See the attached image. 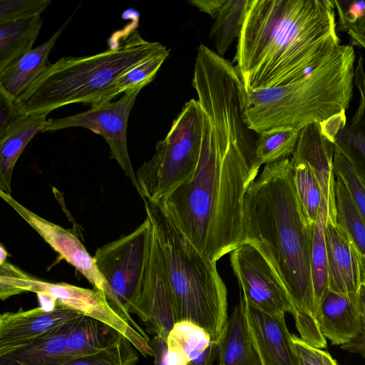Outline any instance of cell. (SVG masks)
I'll list each match as a JSON object with an SVG mask.
<instances>
[{
    "instance_id": "cell-1",
    "label": "cell",
    "mask_w": 365,
    "mask_h": 365,
    "mask_svg": "<svg viewBox=\"0 0 365 365\" xmlns=\"http://www.w3.org/2000/svg\"><path fill=\"white\" fill-rule=\"evenodd\" d=\"M192 86L202 115L198 164L190 179L160 201L199 252L217 262L244 242L245 197L261 165L243 119L241 81L212 75Z\"/></svg>"
},
{
    "instance_id": "cell-2",
    "label": "cell",
    "mask_w": 365,
    "mask_h": 365,
    "mask_svg": "<svg viewBox=\"0 0 365 365\" xmlns=\"http://www.w3.org/2000/svg\"><path fill=\"white\" fill-rule=\"evenodd\" d=\"M314 228L297 197L292 157L265 164L245 197L243 243L253 245L280 280L295 308L301 339L322 349L327 344L315 314L311 264Z\"/></svg>"
},
{
    "instance_id": "cell-3",
    "label": "cell",
    "mask_w": 365,
    "mask_h": 365,
    "mask_svg": "<svg viewBox=\"0 0 365 365\" xmlns=\"http://www.w3.org/2000/svg\"><path fill=\"white\" fill-rule=\"evenodd\" d=\"M340 45L334 1L252 0L234 62L245 88L284 86Z\"/></svg>"
},
{
    "instance_id": "cell-4",
    "label": "cell",
    "mask_w": 365,
    "mask_h": 365,
    "mask_svg": "<svg viewBox=\"0 0 365 365\" xmlns=\"http://www.w3.org/2000/svg\"><path fill=\"white\" fill-rule=\"evenodd\" d=\"M355 58L352 45H339L299 80L245 89L247 126L259 134L272 129L300 130L345 113L353 93Z\"/></svg>"
},
{
    "instance_id": "cell-5",
    "label": "cell",
    "mask_w": 365,
    "mask_h": 365,
    "mask_svg": "<svg viewBox=\"0 0 365 365\" xmlns=\"http://www.w3.org/2000/svg\"><path fill=\"white\" fill-rule=\"evenodd\" d=\"M143 200L163 255L177 322H192L218 342L228 317L227 289L216 262L199 252L162 201Z\"/></svg>"
},
{
    "instance_id": "cell-6",
    "label": "cell",
    "mask_w": 365,
    "mask_h": 365,
    "mask_svg": "<svg viewBox=\"0 0 365 365\" xmlns=\"http://www.w3.org/2000/svg\"><path fill=\"white\" fill-rule=\"evenodd\" d=\"M163 46L135 30L125 41L101 53L65 56L50 63L16 100L27 114H46L66 105H97L121 75L156 53Z\"/></svg>"
},
{
    "instance_id": "cell-7",
    "label": "cell",
    "mask_w": 365,
    "mask_h": 365,
    "mask_svg": "<svg viewBox=\"0 0 365 365\" xmlns=\"http://www.w3.org/2000/svg\"><path fill=\"white\" fill-rule=\"evenodd\" d=\"M202 115L197 100H190L174 119L153 155L137 170L139 195L158 202L194 174L200 158Z\"/></svg>"
},
{
    "instance_id": "cell-8",
    "label": "cell",
    "mask_w": 365,
    "mask_h": 365,
    "mask_svg": "<svg viewBox=\"0 0 365 365\" xmlns=\"http://www.w3.org/2000/svg\"><path fill=\"white\" fill-rule=\"evenodd\" d=\"M26 292L36 293L40 307L46 310L64 307L107 324L123 335L142 355L153 356L149 341L118 315L98 289L43 281L8 262L0 264L1 299Z\"/></svg>"
},
{
    "instance_id": "cell-9",
    "label": "cell",
    "mask_w": 365,
    "mask_h": 365,
    "mask_svg": "<svg viewBox=\"0 0 365 365\" xmlns=\"http://www.w3.org/2000/svg\"><path fill=\"white\" fill-rule=\"evenodd\" d=\"M153 225L150 218L135 230L98 248L93 256L108 287L106 299L125 321L147 339V333L131 317L142 289Z\"/></svg>"
},
{
    "instance_id": "cell-10",
    "label": "cell",
    "mask_w": 365,
    "mask_h": 365,
    "mask_svg": "<svg viewBox=\"0 0 365 365\" xmlns=\"http://www.w3.org/2000/svg\"><path fill=\"white\" fill-rule=\"evenodd\" d=\"M141 90L130 89L115 102L92 106L89 110L75 115L48 119L41 132L81 127L102 135L110 147V158L117 161L139 193L136 174L128 150L127 127L130 111Z\"/></svg>"
},
{
    "instance_id": "cell-11",
    "label": "cell",
    "mask_w": 365,
    "mask_h": 365,
    "mask_svg": "<svg viewBox=\"0 0 365 365\" xmlns=\"http://www.w3.org/2000/svg\"><path fill=\"white\" fill-rule=\"evenodd\" d=\"M230 262L247 304L265 313L296 314L295 308L274 270L251 244L230 252Z\"/></svg>"
},
{
    "instance_id": "cell-12",
    "label": "cell",
    "mask_w": 365,
    "mask_h": 365,
    "mask_svg": "<svg viewBox=\"0 0 365 365\" xmlns=\"http://www.w3.org/2000/svg\"><path fill=\"white\" fill-rule=\"evenodd\" d=\"M131 314L145 326V332L166 340L177 322L174 297L153 226L141 292Z\"/></svg>"
},
{
    "instance_id": "cell-13",
    "label": "cell",
    "mask_w": 365,
    "mask_h": 365,
    "mask_svg": "<svg viewBox=\"0 0 365 365\" xmlns=\"http://www.w3.org/2000/svg\"><path fill=\"white\" fill-rule=\"evenodd\" d=\"M328 289L357 304L365 284V259L344 229L336 221H326Z\"/></svg>"
},
{
    "instance_id": "cell-14",
    "label": "cell",
    "mask_w": 365,
    "mask_h": 365,
    "mask_svg": "<svg viewBox=\"0 0 365 365\" xmlns=\"http://www.w3.org/2000/svg\"><path fill=\"white\" fill-rule=\"evenodd\" d=\"M0 197L62 257L76 268L94 289L108 294L107 282L81 242L71 232L49 222L0 191Z\"/></svg>"
},
{
    "instance_id": "cell-15",
    "label": "cell",
    "mask_w": 365,
    "mask_h": 365,
    "mask_svg": "<svg viewBox=\"0 0 365 365\" xmlns=\"http://www.w3.org/2000/svg\"><path fill=\"white\" fill-rule=\"evenodd\" d=\"M245 313L261 365H299L284 313L267 314L246 301Z\"/></svg>"
},
{
    "instance_id": "cell-16",
    "label": "cell",
    "mask_w": 365,
    "mask_h": 365,
    "mask_svg": "<svg viewBox=\"0 0 365 365\" xmlns=\"http://www.w3.org/2000/svg\"><path fill=\"white\" fill-rule=\"evenodd\" d=\"M334 155V143L317 123L300 130L297 146L292 155L293 161L307 163L314 173L322 188V205L324 207L327 221H336Z\"/></svg>"
},
{
    "instance_id": "cell-17",
    "label": "cell",
    "mask_w": 365,
    "mask_h": 365,
    "mask_svg": "<svg viewBox=\"0 0 365 365\" xmlns=\"http://www.w3.org/2000/svg\"><path fill=\"white\" fill-rule=\"evenodd\" d=\"M83 314L56 307L46 310L38 307L29 310L4 312L0 315V355L26 344Z\"/></svg>"
},
{
    "instance_id": "cell-18",
    "label": "cell",
    "mask_w": 365,
    "mask_h": 365,
    "mask_svg": "<svg viewBox=\"0 0 365 365\" xmlns=\"http://www.w3.org/2000/svg\"><path fill=\"white\" fill-rule=\"evenodd\" d=\"M83 315L0 355V365H63L72 359L67 351L68 336Z\"/></svg>"
},
{
    "instance_id": "cell-19",
    "label": "cell",
    "mask_w": 365,
    "mask_h": 365,
    "mask_svg": "<svg viewBox=\"0 0 365 365\" xmlns=\"http://www.w3.org/2000/svg\"><path fill=\"white\" fill-rule=\"evenodd\" d=\"M317 322L322 335L334 345H343L359 332L361 317L356 304L329 289L320 304Z\"/></svg>"
},
{
    "instance_id": "cell-20",
    "label": "cell",
    "mask_w": 365,
    "mask_h": 365,
    "mask_svg": "<svg viewBox=\"0 0 365 365\" xmlns=\"http://www.w3.org/2000/svg\"><path fill=\"white\" fill-rule=\"evenodd\" d=\"M73 14L46 42L12 62L0 71V90L17 98L51 63L48 56Z\"/></svg>"
},
{
    "instance_id": "cell-21",
    "label": "cell",
    "mask_w": 365,
    "mask_h": 365,
    "mask_svg": "<svg viewBox=\"0 0 365 365\" xmlns=\"http://www.w3.org/2000/svg\"><path fill=\"white\" fill-rule=\"evenodd\" d=\"M218 344L219 365H261L249 331L242 294Z\"/></svg>"
},
{
    "instance_id": "cell-22",
    "label": "cell",
    "mask_w": 365,
    "mask_h": 365,
    "mask_svg": "<svg viewBox=\"0 0 365 365\" xmlns=\"http://www.w3.org/2000/svg\"><path fill=\"white\" fill-rule=\"evenodd\" d=\"M46 114H26L0 137V191L11 195V178L17 160L30 140L41 132Z\"/></svg>"
},
{
    "instance_id": "cell-23",
    "label": "cell",
    "mask_w": 365,
    "mask_h": 365,
    "mask_svg": "<svg viewBox=\"0 0 365 365\" xmlns=\"http://www.w3.org/2000/svg\"><path fill=\"white\" fill-rule=\"evenodd\" d=\"M122 334L95 318L83 315L67 338V351L71 359L98 352Z\"/></svg>"
},
{
    "instance_id": "cell-24",
    "label": "cell",
    "mask_w": 365,
    "mask_h": 365,
    "mask_svg": "<svg viewBox=\"0 0 365 365\" xmlns=\"http://www.w3.org/2000/svg\"><path fill=\"white\" fill-rule=\"evenodd\" d=\"M42 24L36 16L0 25V71L32 49Z\"/></svg>"
},
{
    "instance_id": "cell-25",
    "label": "cell",
    "mask_w": 365,
    "mask_h": 365,
    "mask_svg": "<svg viewBox=\"0 0 365 365\" xmlns=\"http://www.w3.org/2000/svg\"><path fill=\"white\" fill-rule=\"evenodd\" d=\"M252 0H226L212 26L210 36L216 53L223 57L234 41L239 37Z\"/></svg>"
},
{
    "instance_id": "cell-26",
    "label": "cell",
    "mask_w": 365,
    "mask_h": 365,
    "mask_svg": "<svg viewBox=\"0 0 365 365\" xmlns=\"http://www.w3.org/2000/svg\"><path fill=\"white\" fill-rule=\"evenodd\" d=\"M169 56V50L165 46L140 63L118 77L106 91L99 103L111 102L122 93L135 88H143L155 77L161 66Z\"/></svg>"
},
{
    "instance_id": "cell-27",
    "label": "cell",
    "mask_w": 365,
    "mask_h": 365,
    "mask_svg": "<svg viewBox=\"0 0 365 365\" xmlns=\"http://www.w3.org/2000/svg\"><path fill=\"white\" fill-rule=\"evenodd\" d=\"M336 177V220L352 240L365 259V222L344 182Z\"/></svg>"
},
{
    "instance_id": "cell-28",
    "label": "cell",
    "mask_w": 365,
    "mask_h": 365,
    "mask_svg": "<svg viewBox=\"0 0 365 365\" xmlns=\"http://www.w3.org/2000/svg\"><path fill=\"white\" fill-rule=\"evenodd\" d=\"M327 213L321 205L314 228L311 257L317 319L323 297L328 289L327 256L324 237Z\"/></svg>"
},
{
    "instance_id": "cell-29",
    "label": "cell",
    "mask_w": 365,
    "mask_h": 365,
    "mask_svg": "<svg viewBox=\"0 0 365 365\" xmlns=\"http://www.w3.org/2000/svg\"><path fill=\"white\" fill-rule=\"evenodd\" d=\"M299 131L272 129L260 133L256 139V156L259 163L267 164L292 155Z\"/></svg>"
},
{
    "instance_id": "cell-30",
    "label": "cell",
    "mask_w": 365,
    "mask_h": 365,
    "mask_svg": "<svg viewBox=\"0 0 365 365\" xmlns=\"http://www.w3.org/2000/svg\"><path fill=\"white\" fill-rule=\"evenodd\" d=\"M293 163L294 182L298 199L308 220L311 224L315 225L322 202L321 186L314 173L307 163Z\"/></svg>"
},
{
    "instance_id": "cell-31",
    "label": "cell",
    "mask_w": 365,
    "mask_h": 365,
    "mask_svg": "<svg viewBox=\"0 0 365 365\" xmlns=\"http://www.w3.org/2000/svg\"><path fill=\"white\" fill-rule=\"evenodd\" d=\"M210 334L201 327L190 321L177 322L168 338V345L181 351L190 364L205 351L212 342Z\"/></svg>"
},
{
    "instance_id": "cell-32",
    "label": "cell",
    "mask_w": 365,
    "mask_h": 365,
    "mask_svg": "<svg viewBox=\"0 0 365 365\" xmlns=\"http://www.w3.org/2000/svg\"><path fill=\"white\" fill-rule=\"evenodd\" d=\"M132 344L121 335L107 348L72 359L63 365H135L138 356Z\"/></svg>"
},
{
    "instance_id": "cell-33",
    "label": "cell",
    "mask_w": 365,
    "mask_h": 365,
    "mask_svg": "<svg viewBox=\"0 0 365 365\" xmlns=\"http://www.w3.org/2000/svg\"><path fill=\"white\" fill-rule=\"evenodd\" d=\"M333 167L335 176L345 184L365 222V181L349 160L336 151H334Z\"/></svg>"
},
{
    "instance_id": "cell-34",
    "label": "cell",
    "mask_w": 365,
    "mask_h": 365,
    "mask_svg": "<svg viewBox=\"0 0 365 365\" xmlns=\"http://www.w3.org/2000/svg\"><path fill=\"white\" fill-rule=\"evenodd\" d=\"M51 3V0H1L0 25L40 16Z\"/></svg>"
},
{
    "instance_id": "cell-35",
    "label": "cell",
    "mask_w": 365,
    "mask_h": 365,
    "mask_svg": "<svg viewBox=\"0 0 365 365\" xmlns=\"http://www.w3.org/2000/svg\"><path fill=\"white\" fill-rule=\"evenodd\" d=\"M149 344L153 351V365H190L187 356L178 349L168 346L162 336L155 335Z\"/></svg>"
},
{
    "instance_id": "cell-36",
    "label": "cell",
    "mask_w": 365,
    "mask_h": 365,
    "mask_svg": "<svg viewBox=\"0 0 365 365\" xmlns=\"http://www.w3.org/2000/svg\"><path fill=\"white\" fill-rule=\"evenodd\" d=\"M339 16L336 31L348 32L365 14L364 1H334Z\"/></svg>"
},
{
    "instance_id": "cell-37",
    "label": "cell",
    "mask_w": 365,
    "mask_h": 365,
    "mask_svg": "<svg viewBox=\"0 0 365 365\" xmlns=\"http://www.w3.org/2000/svg\"><path fill=\"white\" fill-rule=\"evenodd\" d=\"M299 365H337L327 351L312 346L302 339L292 335Z\"/></svg>"
},
{
    "instance_id": "cell-38",
    "label": "cell",
    "mask_w": 365,
    "mask_h": 365,
    "mask_svg": "<svg viewBox=\"0 0 365 365\" xmlns=\"http://www.w3.org/2000/svg\"><path fill=\"white\" fill-rule=\"evenodd\" d=\"M26 114L21 109L16 98L0 90V137Z\"/></svg>"
},
{
    "instance_id": "cell-39",
    "label": "cell",
    "mask_w": 365,
    "mask_h": 365,
    "mask_svg": "<svg viewBox=\"0 0 365 365\" xmlns=\"http://www.w3.org/2000/svg\"><path fill=\"white\" fill-rule=\"evenodd\" d=\"M357 306L361 317L359 332L351 341L341 345V348L365 358V284L361 287Z\"/></svg>"
},
{
    "instance_id": "cell-40",
    "label": "cell",
    "mask_w": 365,
    "mask_h": 365,
    "mask_svg": "<svg viewBox=\"0 0 365 365\" xmlns=\"http://www.w3.org/2000/svg\"><path fill=\"white\" fill-rule=\"evenodd\" d=\"M226 0H191L188 3L215 19Z\"/></svg>"
},
{
    "instance_id": "cell-41",
    "label": "cell",
    "mask_w": 365,
    "mask_h": 365,
    "mask_svg": "<svg viewBox=\"0 0 365 365\" xmlns=\"http://www.w3.org/2000/svg\"><path fill=\"white\" fill-rule=\"evenodd\" d=\"M218 354L219 344L212 341L207 349L190 362V365H213L214 361L218 358Z\"/></svg>"
},
{
    "instance_id": "cell-42",
    "label": "cell",
    "mask_w": 365,
    "mask_h": 365,
    "mask_svg": "<svg viewBox=\"0 0 365 365\" xmlns=\"http://www.w3.org/2000/svg\"><path fill=\"white\" fill-rule=\"evenodd\" d=\"M347 33L351 37L352 46L354 45L365 49V34L352 29L349 30Z\"/></svg>"
},
{
    "instance_id": "cell-43",
    "label": "cell",
    "mask_w": 365,
    "mask_h": 365,
    "mask_svg": "<svg viewBox=\"0 0 365 365\" xmlns=\"http://www.w3.org/2000/svg\"><path fill=\"white\" fill-rule=\"evenodd\" d=\"M351 29L365 34V14Z\"/></svg>"
},
{
    "instance_id": "cell-44",
    "label": "cell",
    "mask_w": 365,
    "mask_h": 365,
    "mask_svg": "<svg viewBox=\"0 0 365 365\" xmlns=\"http://www.w3.org/2000/svg\"><path fill=\"white\" fill-rule=\"evenodd\" d=\"M8 256V252L5 250L4 247L1 245L0 246V264H4L6 262V257Z\"/></svg>"
},
{
    "instance_id": "cell-45",
    "label": "cell",
    "mask_w": 365,
    "mask_h": 365,
    "mask_svg": "<svg viewBox=\"0 0 365 365\" xmlns=\"http://www.w3.org/2000/svg\"><path fill=\"white\" fill-rule=\"evenodd\" d=\"M217 365H219V364H217Z\"/></svg>"
}]
</instances>
